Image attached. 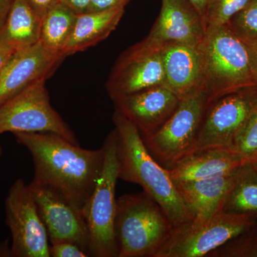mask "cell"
I'll use <instances>...</instances> for the list:
<instances>
[{
	"label": "cell",
	"mask_w": 257,
	"mask_h": 257,
	"mask_svg": "<svg viewBox=\"0 0 257 257\" xmlns=\"http://www.w3.org/2000/svg\"><path fill=\"white\" fill-rule=\"evenodd\" d=\"M13 135L31 155L35 168L31 183L55 192L85 216L104 167V147L87 150L53 133Z\"/></svg>",
	"instance_id": "cell-1"
},
{
	"label": "cell",
	"mask_w": 257,
	"mask_h": 257,
	"mask_svg": "<svg viewBox=\"0 0 257 257\" xmlns=\"http://www.w3.org/2000/svg\"><path fill=\"white\" fill-rule=\"evenodd\" d=\"M113 121L119 179L140 185L160 206L175 228L192 221L193 213L169 170L149 152L138 128L117 110L113 115Z\"/></svg>",
	"instance_id": "cell-2"
},
{
	"label": "cell",
	"mask_w": 257,
	"mask_h": 257,
	"mask_svg": "<svg viewBox=\"0 0 257 257\" xmlns=\"http://www.w3.org/2000/svg\"><path fill=\"white\" fill-rule=\"evenodd\" d=\"M160 206L145 192L116 199L118 257H155L175 231Z\"/></svg>",
	"instance_id": "cell-3"
},
{
	"label": "cell",
	"mask_w": 257,
	"mask_h": 257,
	"mask_svg": "<svg viewBox=\"0 0 257 257\" xmlns=\"http://www.w3.org/2000/svg\"><path fill=\"white\" fill-rule=\"evenodd\" d=\"M199 46L203 60V89L209 102L226 93L256 86L247 47L227 25L207 26Z\"/></svg>",
	"instance_id": "cell-4"
},
{
	"label": "cell",
	"mask_w": 257,
	"mask_h": 257,
	"mask_svg": "<svg viewBox=\"0 0 257 257\" xmlns=\"http://www.w3.org/2000/svg\"><path fill=\"white\" fill-rule=\"evenodd\" d=\"M102 146L105 153L104 167L85 214L89 234V253L90 256L118 257L115 193L119 177L115 130L108 135Z\"/></svg>",
	"instance_id": "cell-5"
},
{
	"label": "cell",
	"mask_w": 257,
	"mask_h": 257,
	"mask_svg": "<svg viewBox=\"0 0 257 257\" xmlns=\"http://www.w3.org/2000/svg\"><path fill=\"white\" fill-rule=\"evenodd\" d=\"M209 96L200 89L180 99L170 119L155 133L143 138L149 152L166 169L194 151Z\"/></svg>",
	"instance_id": "cell-6"
},
{
	"label": "cell",
	"mask_w": 257,
	"mask_h": 257,
	"mask_svg": "<svg viewBox=\"0 0 257 257\" xmlns=\"http://www.w3.org/2000/svg\"><path fill=\"white\" fill-rule=\"evenodd\" d=\"M257 215L221 212L175 228L155 257H202L254 226Z\"/></svg>",
	"instance_id": "cell-7"
},
{
	"label": "cell",
	"mask_w": 257,
	"mask_h": 257,
	"mask_svg": "<svg viewBox=\"0 0 257 257\" xmlns=\"http://www.w3.org/2000/svg\"><path fill=\"white\" fill-rule=\"evenodd\" d=\"M46 79L32 83L0 104V135L5 133H48L79 145L75 135L51 105Z\"/></svg>",
	"instance_id": "cell-8"
},
{
	"label": "cell",
	"mask_w": 257,
	"mask_h": 257,
	"mask_svg": "<svg viewBox=\"0 0 257 257\" xmlns=\"http://www.w3.org/2000/svg\"><path fill=\"white\" fill-rule=\"evenodd\" d=\"M256 109L257 86L241 88L209 101L193 152L219 147L233 150L235 139Z\"/></svg>",
	"instance_id": "cell-9"
},
{
	"label": "cell",
	"mask_w": 257,
	"mask_h": 257,
	"mask_svg": "<svg viewBox=\"0 0 257 257\" xmlns=\"http://www.w3.org/2000/svg\"><path fill=\"white\" fill-rule=\"evenodd\" d=\"M5 220L12 236L10 256L50 257L48 234L30 186L18 179L5 202Z\"/></svg>",
	"instance_id": "cell-10"
},
{
	"label": "cell",
	"mask_w": 257,
	"mask_h": 257,
	"mask_svg": "<svg viewBox=\"0 0 257 257\" xmlns=\"http://www.w3.org/2000/svg\"><path fill=\"white\" fill-rule=\"evenodd\" d=\"M165 84L162 47L144 40L121 56L106 83L112 100Z\"/></svg>",
	"instance_id": "cell-11"
},
{
	"label": "cell",
	"mask_w": 257,
	"mask_h": 257,
	"mask_svg": "<svg viewBox=\"0 0 257 257\" xmlns=\"http://www.w3.org/2000/svg\"><path fill=\"white\" fill-rule=\"evenodd\" d=\"M29 186L50 243L69 241L89 253V234L85 216L50 189L32 183Z\"/></svg>",
	"instance_id": "cell-12"
},
{
	"label": "cell",
	"mask_w": 257,
	"mask_h": 257,
	"mask_svg": "<svg viewBox=\"0 0 257 257\" xmlns=\"http://www.w3.org/2000/svg\"><path fill=\"white\" fill-rule=\"evenodd\" d=\"M64 57L47 50L40 42L16 51L0 73V104L32 83L47 79Z\"/></svg>",
	"instance_id": "cell-13"
},
{
	"label": "cell",
	"mask_w": 257,
	"mask_h": 257,
	"mask_svg": "<svg viewBox=\"0 0 257 257\" xmlns=\"http://www.w3.org/2000/svg\"><path fill=\"white\" fill-rule=\"evenodd\" d=\"M113 101L115 110L132 121L145 138L155 133L170 119L180 99L165 85H159Z\"/></svg>",
	"instance_id": "cell-14"
},
{
	"label": "cell",
	"mask_w": 257,
	"mask_h": 257,
	"mask_svg": "<svg viewBox=\"0 0 257 257\" xmlns=\"http://www.w3.org/2000/svg\"><path fill=\"white\" fill-rule=\"evenodd\" d=\"M202 15L189 0H162V8L146 41L156 46L182 43L198 45L206 32Z\"/></svg>",
	"instance_id": "cell-15"
},
{
	"label": "cell",
	"mask_w": 257,
	"mask_h": 257,
	"mask_svg": "<svg viewBox=\"0 0 257 257\" xmlns=\"http://www.w3.org/2000/svg\"><path fill=\"white\" fill-rule=\"evenodd\" d=\"M166 87L182 99L203 88V60L199 45L173 43L162 47Z\"/></svg>",
	"instance_id": "cell-16"
},
{
	"label": "cell",
	"mask_w": 257,
	"mask_h": 257,
	"mask_svg": "<svg viewBox=\"0 0 257 257\" xmlns=\"http://www.w3.org/2000/svg\"><path fill=\"white\" fill-rule=\"evenodd\" d=\"M247 161L228 148H210L190 154L169 169L174 182L199 180L228 175Z\"/></svg>",
	"instance_id": "cell-17"
},
{
	"label": "cell",
	"mask_w": 257,
	"mask_h": 257,
	"mask_svg": "<svg viewBox=\"0 0 257 257\" xmlns=\"http://www.w3.org/2000/svg\"><path fill=\"white\" fill-rule=\"evenodd\" d=\"M236 171L211 178L175 182L181 196L192 211L194 220H206L223 211Z\"/></svg>",
	"instance_id": "cell-18"
},
{
	"label": "cell",
	"mask_w": 257,
	"mask_h": 257,
	"mask_svg": "<svg viewBox=\"0 0 257 257\" xmlns=\"http://www.w3.org/2000/svg\"><path fill=\"white\" fill-rule=\"evenodd\" d=\"M124 8L121 6L77 15L73 31L62 52L64 57L82 52L105 40L117 27Z\"/></svg>",
	"instance_id": "cell-19"
},
{
	"label": "cell",
	"mask_w": 257,
	"mask_h": 257,
	"mask_svg": "<svg viewBox=\"0 0 257 257\" xmlns=\"http://www.w3.org/2000/svg\"><path fill=\"white\" fill-rule=\"evenodd\" d=\"M42 19L26 0H14L0 30V42L15 52L36 45Z\"/></svg>",
	"instance_id": "cell-20"
},
{
	"label": "cell",
	"mask_w": 257,
	"mask_h": 257,
	"mask_svg": "<svg viewBox=\"0 0 257 257\" xmlns=\"http://www.w3.org/2000/svg\"><path fill=\"white\" fill-rule=\"evenodd\" d=\"M77 15L68 5L59 2L42 17L40 43L51 52L63 55L62 52L73 31Z\"/></svg>",
	"instance_id": "cell-21"
},
{
	"label": "cell",
	"mask_w": 257,
	"mask_h": 257,
	"mask_svg": "<svg viewBox=\"0 0 257 257\" xmlns=\"http://www.w3.org/2000/svg\"><path fill=\"white\" fill-rule=\"evenodd\" d=\"M223 211L229 214L257 215V171L246 162L237 169L225 199Z\"/></svg>",
	"instance_id": "cell-22"
},
{
	"label": "cell",
	"mask_w": 257,
	"mask_h": 257,
	"mask_svg": "<svg viewBox=\"0 0 257 257\" xmlns=\"http://www.w3.org/2000/svg\"><path fill=\"white\" fill-rule=\"evenodd\" d=\"M210 257H257V230L253 227L211 251Z\"/></svg>",
	"instance_id": "cell-23"
},
{
	"label": "cell",
	"mask_w": 257,
	"mask_h": 257,
	"mask_svg": "<svg viewBox=\"0 0 257 257\" xmlns=\"http://www.w3.org/2000/svg\"><path fill=\"white\" fill-rule=\"evenodd\" d=\"M226 25L244 43L257 41V0H251Z\"/></svg>",
	"instance_id": "cell-24"
},
{
	"label": "cell",
	"mask_w": 257,
	"mask_h": 257,
	"mask_svg": "<svg viewBox=\"0 0 257 257\" xmlns=\"http://www.w3.org/2000/svg\"><path fill=\"white\" fill-rule=\"evenodd\" d=\"M251 0H212L204 17L206 28L226 25L230 19L243 10Z\"/></svg>",
	"instance_id": "cell-25"
},
{
	"label": "cell",
	"mask_w": 257,
	"mask_h": 257,
	"mask_svg": "<svg viewBox=\"0 0 257 257\" xmlns=\"http://www.w3.org/2000/svg\"><path fill=\"white\" fill-rule=\"evenodd\" d=\"M233 150L247 162L257 157V109L238 134Z\"/></svg>",
	"instance_id": "cell-26"
},
{
	"label": "cell",
	"mask_w": 257,
	"mask_h": 257,
	"mask_svg": "<svg viewBox=\"0 0 257 257\" xmlns=\"http://www.w3.org/2000/svg\"><path fill=\"white\" fill-rule=\"evenodd\" d=\"M50 256L52 257H87L89 253L82 247L69 241H58L50 243Z\"/></svg>",
	"instance_id": "cell-27"
},
{
	"label": "cell",
	"mask_w": 257,
	"mask_h": 257,
	"mask_svg": "<svg viewBox=\"0 0 257 257\" xmlns=\"http://www.w3.org/2000/svg\"><path fill=\"white\" fill-rule=\"evenodd\" d=\"M130 0H91L87 13H96L126 6Z\"/></svg>",
	"instance_id": "cell-28"
},
{
	"label": "cell",
	"mask_w": 257,
	"mask_h": 257,
	"mask_svg": "<svg viewBox=\"0 0 257 257\" xmlns=\"http://www.w3.org/2000/svg\"><path fill=\"white\" fill-rule=\"evenodd\" d=\"M28 4L33 8L34 10L40 16L43 17L60 0H26Z\"/></svg>",
	"instance_id": "cell-29"
},
{
	"label": "cell",
	"mask_w": 257,
	"mask_h": 257,
	"mask_svg": "<svg viewBox=\"0 0 257 257\" xmlns=\"http://www.w3.org/2000/svg\"><path fill=\"white\" fill-rule=\"evenodd\" d=\"M244 44L247 47L253 81L257 86V41Z\"/></svg>",
	"instance_id": "cell-30"
},
{
	"label": "cell",
	"mask_w": 257,
	"mask_h": 257,
	"mask_svg": "<svg viewBox=\"0 0 257 257\" xmlns=\"http://www.w3.org/2000/svg\"><path fill=\"white\" fill-rule=\"evenodd\" d=\"M70 7L77 14H83L88 12L91 0H60Z\"/></svg>",
	"instance_id": "cell-31"
},
{
	"label": "cell",
	"mask_w": 257,
	"mask_h": 257,
	"mask_svg": "<svg viewBox=\"0 0 257 257\" xmlns=\"http://www.w3.org/2000/svg\"><path fill=\"white\" fill-rule=\"evenodd\" d=\"M15 51L0 42V73Z\"/></svg>",
	"instance_id": "cell-32"
},
{
	"label": "cell",
	"mask_w": 257,
	"mask_h": 257,
	"mask_svg": "<svg viewBox=\"0 0 257 257\" xmlns=\"http://www.w3.org/2000/svg\"><path fill=\"white\" fill-rule=\"evenodd\" d=\"M14 0H0V30L5 23Z\"/></svg>",
	"instance_id": "cell-33"
},
{
	"label": "cell",
	"mask_w": 257,
	"mask_h": 257,
	"mask_svg": "<svg viewBox=\"0 0 257 257\" xmlns=\"http://www.w3.org/2000/svg\"><path fill=\"white\" fill-rule=\"evenodd\" d=\"M189 1L194 5V8L197 9L199 14L202 15V18H204L206 12H207L208 8H209V5H210L212 0H189Z\"/></svg>",
	"instance_id": "cell-34"
},
{
	"label": "cell",
	"mask_w": 257,
	"mask_h": 257,
	"mask_svg": "<svg viewBox=\"0 0 257 257\" xmlns=\"http://www.w3.org/2000/svg\"><path fill=\"white\" fill-rule=\"evenodd\" d=\"M250 162L252 164V165L253 166V167H254L255 170L257 171V157H256L254 160L251 161V162Z\"/></svg>",
	"instance_id": "cell-35"
},
{
	"label": "cell",
	"mask_w": 257,
	"mask_h": 257,
	"mask_svg": "<svg viewBox=\"0 0 257 257\" xmlns=\"http://www.w3.org/2000/svg\"><path fill=\"white\" fill-rule=\"evenodd\" d=\"M3 149H2L1 146H0V157H2V155H3Z\"/></svg>",
	"instance_id": "cell-36"
},
{
	"label": "cell",
	"mask_w": 257,
	"mask_h": 257,
	"mask_svg": "<svg viewBox=\"0 0 257 257\" xmlns=\"http://www.w3.org/2000/svg\"><path fill=\"white\" fill-rule=\"evenodd\" d=\"M256 230H257V219H256Z\"/></svg>",
	"instance_id": "cell-37"
}]
</instances>
